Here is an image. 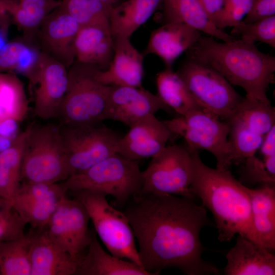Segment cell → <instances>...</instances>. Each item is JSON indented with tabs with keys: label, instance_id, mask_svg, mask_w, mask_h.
I'll return each mask as SVG.
<instances>
[{
	"label": "cell",
	"instance_id": "obj_38",
	"mask_svg": "<svg viewBox=\"0 0 275 275\" xmlns=\"http://www.w3.org/2000/svg\"><path fill=\"white\" fill-rule=\"evenodd\" d=\"M25 225L13 208L11 202L0 208V242L25 235Z\"/></svg>",
	"mask_w": 275,
	"mask_h": 275
},
{
	"label": "cell",
	"instance_id": "obj_46",
	"mask_svg": "<svg viewBox=\"0 0 275 275\" xmlns=\"http://www.w3.org/2000/svg\"><path fill=\"white\" fill-rule=\"evenodd\" d=\"M105 5L109 6H114V5L116 4L119 0H97Z\"/></svg>",
	"mask_w": 275,
	"mask_h": 275
},
{
	"label": "cell",
	"instance_id": "obj_11",
	"mask_svg": "<svg viewBox=\"0 0 275 275\" xmlns=\"http://www.w3.org/2000/svg\"><path fill=\"white\" fill-rule=\"evenodd\" d=\"M60 127L66 153L68 178L85 172L116 153L118 143L122 136L102 123L85 126L61 125Z\"/></svg>",
	"mask_w": 275,
	"mask_h": 275
},
{
	"label": "cell",
	"instance_id": "obj_3",
	"mask_svg": "<svg viewBox=\"0 0 275 275\" xmlns=\"http://www.w3.org/2000/svg\"><path fill=\"white\" fill-rule=\"evenodd\" d=\"M188 51V57L212 67L246 95L270 102L266 92L274 80L275 57L260 51L255 43L240 38L220 42L201 36Z\"/></svg>",
	"mask_w": 275,
	"mask_h": 275
},
{
	"label": "cell",
	"instance_id": "obj_39",
	"mask_svg": "<svg viewBox=\"0 0 275 275\" xmlns=\"http://www.w3.org/2000/svg\"><path fill=\"white\" fill-rule=\"evenodd\" d=\"M252 2L253 0H225L223 9L214 25L221 30L236 25L249 12Z\"/></svg>",
	"mask_w": 275,
	"mask_h": 275
},
{
	"label": "cell",
	"instance_id": "obj_22",
	"mask_svg": "<svg viewBox=\"0 0 275 275\" xmlns=\"http://www.w3.org/2000/svg\"><path fill=\"white\" fill-rule=\"evenodd\" d=\"M75 61L107 69L114 53V37L109 24L80 27L74 42Z\"/></svg>",
	"mask_w": 275,
	"mask_h": 275
},
{
	"label": "cell",
	"instance_id": "obj_18",
	"mask_svg": "<svg viewBox=\"0 0 275 275\" xmlns=\"http://www.w3.org/2000/svg\"><path fill=\"white\" fill-rule=\"evenodd\" d=\"M130 38L114 37V53L107 69L99 70L97 77L107 86L141 88L144 76L143 53Z\"/></svg>",
	"mask_w": 275,
	"mask_h": 275
},
{
	"label": "cell",
	"instance_id": "obj_7",
	"mask_svg": "<svg viewBox=\"0 0 275 275\" xmlns=\"http://www.w3.org/2000/svg\"><path fill=\"white\" fill-rule=\"evenodd\" d=\"M68 192L84 205L96 233L109 253L143 268L133 231L124 212L110 205L103 193L90 189Z\"/></svg>",
	"mask_w": 275,
	"mask_h": 275
},
{
	"label": "cell",
	"instance_id": "obj_10",
	"mask_svg": "<svg viewBox=\"0 0 275 275\" xmlns=\"http://www.w3.org/2000/svg\"><path fill=\"white\" fill-rule=\"evenodd\" d=\"M192 150L187 145L167 146L142 171V193L171 194L193 199Z\"/></svg>",
	"mask_w": 275,
	"mask_h": 275
},
{
	"label": "cell",
	"instance_id": "obj_36",
	"mask_svg": "<svg viewBox=\"0 0 275 275\" xmlns=\"http://www.w3.org/2000/svg\"><path fill=\"white\" fill-rule=\"evenodd\" d=\"M239 171L242 184L260 183L262 185L274 186L275 155L261 160L255 155L246 158Z\"/></svg>",
	"mask_w": 275,
	"mask_h": 275
},
{
	"label": "cell",
	"instance_id": "obj_23",
	"mask_svg": "<svg viewBox=\"0 0 275 275\" xmlns=\"http://www.w3.org/2000/svg\"><path fill=\"white\" fill-rule=\"evenodd\" d=\"M79 262L75 275H152L136 263L116 257L103 249L96 234Z\"/></svg>",
	"mask_w": 275,
	"mask_h": 275
},
{
	"label": "cell",
	"instance_id": "obj_5",
	"mask_svg": "<svg viewBox=\"0 0 275 275\" xmlns=\"http://www.w3.org/2000/svg\"><path fill=\"white\" fill-rule=\"evenodd\" d=\"M68 178L60 126L30 125L23 152L21 183H54Z\"/></svg>",
	"mask_w": 275,
	"mask_h": 275
},
{
	"label": "cell",
	"instance_id": "obj_41",
	"mask_svg": "<svg viewBox=\"0 0 275 275\" xmlns=\"http://www.w3.org/2000/svg\"><path fill=\"white\" fill-rule=\"evenodd\" d=\"M198 1L207 16L214 24L217 17L223 9L225 0Z\"/></svg>",
	"mask_w": 275,
	"mask_h": 275
},
{
	"label": "cell",
	"instance_id": "obj_44",
	"mask_svg": "<svg viewBox=\"0 0 275 275\" xmlns=\"http://www.w3.org/2000/svg\"><path fill=\"white\" fill-rule=\"evenodd\" d=\"M8 13L0 15V50L7 43V37L9 26Z\"/></svg>",
	"mask_w": 275,
	"mask_h": 275
},
{
	"label": "cell",
	"instance_id": "obj_35",
	"mask_svg": "<svg viewBox=\"0 0 275 275\" xmlns=\"http://www.w3.org/2000/svg\"><path fill=\"white\" fill-rule=\"evenodd\" d=\"M113 7L97 0H62L60 6L80 27L109 24V17Z\"/></svg>",
	"mask_w": 275,
	"mask_h": 275
},
{
	"label": "cell",
	"instance_id": "obj_4",
	"mask_svg": "<svg viewBox=\"0 0 275 275\" xmlns=\"http://www.w3.org/2000/svg\"><path fill=\"white\" fill-rule=\"evenodd\" d=\"M99 70L76 61L68 68L67 90L57 118L62 125H96L105 120L110 86L98 80Z\"/></svg>",
	"mask_w": 275,
	"mask_h": 275
},
{
	"label": "cell",
	"instance_id": "obj_19",
	"mask_svg": "<svg viewBox=\"0 0 275 275\" xmlns=\"http://www.w3.org/2000/svg\"><path fill=\"white\" fill-rule=\"evenodd\" d=\"M201 32L182 22H165L150 34L143 54L158 57L166 68H172L174 62L198 41Z\"/></svg>",
	"mask_w": 275,
	"mask_h": 275
},
{
	"label": "cell",
	"instance_id": "obj_2",
	"mask_svg": "<svg viewBox=\"0 0 275 275\" xmlns=\"http://www.w3.org/2000/svg\"><path fill=\"white\" fill-rule=\"evenodd\" d=\"M191 150L193 171L190 190L213 214L219 241H230L238 234L262 246L254 228L245 185L229 170L207 166L200 158L199 150Z\"/></svg>",
	"mask_w": 275,
	"mask_h": 275
},
{
	"label": "cell",
	"instance_id": "obj_47",
	"mask_svg": "<svg viewBox=\"0 0 275 275\" xmlns=\"http://www.w3.org/2000/svg\"><path fill=\"white\" fill-rule=\"evenodd\" d=\"M1 137H2V136L0 135V140H1Z\"/></svg>",
	"mask_w": 275,
	"mask_h": 275
},
{
	"label": "cell",
	"instance_id": "obj_27",
	"mask_svg": "<svg viewBox=\"0 0 275 275\" xmlns=\"http://www.w3.org/2000/svg\"><path fill=\"white\" fill-rule=\"evenodd\" d=\"M41 54L39 47L23 38L7 42L0 50V72L21 74L31 83L37 74Z\"/></svg>",
	"mask_w": 275,
	"mask_h": 275
},
{
	"label": "cell",
	"instance_id": "obj_12",
	"mask_svg": "<svg viewBox=\"0 0 275 275\" xmlns=\"http://www.w3.org/2000/svg\"><path fill=\"white\" fill-rule=\"evenodd\" d=\"M90 219L85 207L78 199L65 196L45 227L51 241L67 252L77 264L92 240L88 227Z\"/></svg>",
	"mask_w": 275,
	"mask_h": 275
},
{
	"label": "cell",
	"instance_id": "obj_31",
	"mask_svg": "<svg viewBox=\"0 0 275 275\" xmlns=\"http://www.w3.org/2000/svg\"><path fill=\"white\" fill-rule=\"evenodd\" d=\"M28 110L22 82L16 74L0 72V120L10 118L21 122L26 117Z\"/></svg>",
	"mask_w": 275,
	"mask_h": 275
},
{
	"label": "cell",
	"instance_id": "obj_20",
	"mask_svg": "<svg viewBox=\"0 0 275 275\" xmlns=\"http://www.w3.org/2000/svg\"><path fill=\"white\" fill-rule=\"evenodd\" d=\"M29 233L31 275H75L77 263L51 241L45 228Z\"/></svg>",
	"mask_w": 275,
	"mask_h": 275
},
{
	"label": "cell",
	"instance_id": "obj_8",
	"mask_svg": "<svg viewBox=\"0 0 275 275\" xmlns=\"http://www.w3.org/2000/svg\"><path fill=\"white\" fill-rule=\"evenodd\" d=\"M176 72L198 104L219 118L231 117L243 99L217 70L190 57Z\"/></svg>",
	"mask_w": 275,
	"mask_h": 275
},
{
	"label": "cell",
	"instance_id": "obj_16",
	"mask_svg": "<svg viewBox=\"0 0 275 275\" xmlns=\"http://www.w3.org/2000/svg\"><path fill=\"white\" fill-rule=\"evenodd\" d=\"M119 141L116 152L131 160L152 158L175 135L163 121L149 115L132 126Z\"/></svg>",
	"mask_w": 275,
	"mask_h": 275
},
{
	"label": "cell",
	"instance_id": "obj_26",
	"mask_svg": "<svg viewBox=\"0 0 275 275\" xmlns=\"http://www.w3.org/2000/svg\"><path fill=\"white\" fill-rule=\"evenodd\" d=\"M161 3L162 0H127L113 6L109 17L113 37L130 38Z\"/></svg>",
	"mask_w": 275,
	"mask_h": 275
},
{
	"label": "cell",
	"instance_id": "obj_30",
	"mask_svg": "<svg viewBox=\"0 0 275 275\" xmlns=\"http://www.w3.org/2000/svg\"><path fill=\"white\" fill-rule=\"evenodd\" d=\"M29 129L30 125L10 148L0 153V197L9 200L21 184L22 158Z\"/></svg>",
	"mask_w": 275,
	"mask_h": 275
},
{
	"label": "cell",
	"instance_id": "obj_40",
	"mask_svg": "<svg viewBox=\"0 0 275 275\" xmlns=\"http://www.w3.org/2000/svg\"><path fill=\"white\" fill-rule=\"evenodd\" d=\"M275 16V0H253L251 9L242 20L251 23Z\"/></svg>",
	"mask_w": 275,
	"mask_h": 275
},
{
	"label": "cell",
	"instance_id": "obj_32",
	"mask_svg": "<svg viewBox=\"0 0 275 275\" xmlns=\"http://www.w3.org/2000/svg\"><path fill=\"white\" fill-rule=\"evenodd\" d=\"M229 126V143L232 164L243 162L255 155L264 136L260 134L234 116L226 120Z\"/></svg>",
	"mask_w": 275,
	"mask_h": 275
},
{
	"label": "cell",
	"instance_id": "obj_24",
	"mask_svg": "<svg viewBox=\"0 0 275 275\" xmlns=\"http://www.w3.org/2000/svg\"><path fill=\"white\" fill-rule=\"evenodd\" d=\"M250 198L252 223L261 245L275 250V187L262 185L252 189L245 186Z\"/></svg>",
	"mask_w": 275,
	"mask_h": 275
},
{
	"label": "cell",
	"instance_id": "obj_9",
	"mask_svg": "<svg viewBox=\"0 0 275 275\" xmlns=\"http://www.w3.org/2000/svg\"><path fill=\"white\" fill-rule=\"evenodd\" d=\"M171 131L185 140L186 145L211 153L216 168L229 170L232 164L228 141L229 126L214 114L203 109L194 110L185 116L163 121Z\"/></svg>",
	"mask_w": 275,
	"mask_h": 275
},
{
	"label": "cell",
	"instance_id": "obj_37",
	"mask_svg": "<svg viewBox=\"0 0 275 275\" xmlns=\"http://www.w3.org/2000/svg\"><path fill=\"white\" fill-rule=\"evenodd\" d=\"M232 36H240L242 40L251 43L260 41L275 48V16L251 23L242 21L232 27Z\"/></svg>",
	"mask_w": 275,
	"mask_h": 275
},
{
	"label": "cell",
	"instance_id": "obj_13",
	"mask_svg": "<svg viewBox=\"0 0 275 275\" xmlns=\"http://www.w3.org/2000/svg\"><path fill=\"white\" fill-rule=\"evenodd\" d=\"M67 191L62 183H21L10 201L25 225L45 228Z\"/></svg>",
	"mask_w": 275,
	"mask_h": 275
},
{
	"label": "cell",
	"instance_id": "obj_21",
	"mask_svg": "<svg viewBox=\"0 0 275 275\" xmlns=\"http://www.w3.org/2000/svg\"><path fill=\"white\" fill-rule=\"evenodd\" d=\"M226 258L225 275L275 274L273 252L241 235H238Z\"/></svg>",
	"mask_w": 275,
	"mask_h": 275
},
{
	"label": "cell",
	"instance_id": "obj_42",
	"mask_svg": "<svg viewBox=\"0 0 275 275\" xmlns=\"http://www.w3.org/2000/svg\"><path fill=\"white\" fill-rule=\"evenodd\" d=\"M19 121L10 118L0 120V135L14 139L21 132L19 128Z\"/></svg>",
	"mask_w": 275,
	"mask_h": 275
},
{
	"label": "cell",
	"instance_id": "obj_45",
	"mask_svg": "<svg viewBox=\"0 0 275 275\" xmlns=\"http://www.w3.org/2000/svg\"><path fill=\"white\" fill-rule=\"evenodd\" d=\"M11 0H0V15L8 13Z\"/></svg>",
	"mask_w": 275,
	"mask_h": 275
},
{
	"label": "cell",
	"instance_id": "obj_34",
	"mask_svg": "<svg viewBox=\"0 0 275 275\" xmlns=\"http://www.w3.org/2000/svg\"><path fill=\"white\" fill-rule=\"evenodd\" d=\"M232 116L263 136L275 125V109L270 103L247 95L243 98Z\"/></svg>",
	"mask_w": 275,
	"mask_h": 275
},
{
	"label": "cell",
	"instance_id": "obj_25",
	"mask_svg": "<svg viewBox=\"0 0 275 275\" xmlns=\"http://www.w3.org/2000/svg\"><path fill=\"white\" fill-rule=\"evenodd\" d=\"M165 22L185 23L206 35L224 42L235 37L216 27L198 0H162Z\"/></svg>",
	"mask_w": 275,
	"mask_h": 275
},
{
	"label": "cell",
	"instance_id": "obj_15",
	"mask_svg": "<svg viewBox=\"0 0 275 275\" xmlns=\"http://www.w3.org/2000/svg\"><path fill=\"white\" fill-rule=\"evenodd\" d=\"M160 110H173L160 98L143 87L110 86L105 120L120 122L130 127L149 115Z\"/></svg>",
	"mask_w": 275,
	"mask_h": 275
},
{
	"label": "cell",
	"instance_id": "obj_14",
	"mask_svg": "<svg viewBox=\"0 0 275 275\" xmlns=\"http://www.w3.org/2000/svg\"><path fill=\"white\" fill-rule=\"evenodd\" d=\"M68 84V69L42 52L37 74L32 86L34 92V113L39 118H57Z\"/></svg>",
	"mask_w": 275,
	"mask_h": 275
},
{
	"label": "cell",
	"instance_id": "obj_1",
	"mask_svg": "<svg viewBox=\"0 0 275 275\" xmlns=\"http://www.w3.org/2000/svg\"><path fill=\"white\" fill-rule=\"evenodd\" d=\"M124 206L142 267L152 275L169 268L186 275L219 273L202 258L200 233L210 223L203 205L182 196L139 191Z\"/></svg>",
	"mask_w": 275,
	"mask_h": 275
},
{
	"label": "cell",
	"instance_id": "obj_28",
	"mask_svg": "<svg viewBox=\"0 0 275 275\" xmlns=\"http://www.w3.org/2000/svg\"><path fill=\"white\" fill-rule=\"evenodd\" d=\"M61 5L58 0H12L8 14L23 38L34 43L45 19Z\"/></svg>",
	"mask_w": 275,
	"mask_h": 275
},
{
	"label": "cell",
	"instance_id": "obj_33",
	"mask_svg": "<svg viewBox=\"0 0 275 275\" xmlns=\"http://www.w3.org/2000/svg\"><path fill=\"white\" fill-rule=\"evenodd\" d=\"M30 233L0 242V275H31Z\"/></svg>",
	"mask_w": 275,
	"mask_h": 275
},
{
	"label": "cell",
	"instance_id": "obj_29",
	"mask_svg": "<svg viewBox=\"0 0 275 275\" xmlns=\"http://www.w3.org/2000/svg\"><path fill=\"white\" fill-rule=\"evenodd\" d=\"M157 95L173 111L181 116L198 109L196 102L184 81L172 68H167L156 74Z\"/></svg>",
	"mask_w": 275,
	"mask_h": 275
},
{
	"label": "cell",
	"instance_id": "obj_17",
	"mask_svg": "<svg viewBox=\"0 0 275 275\" xmlns=\"http://www.w3.org/2000/svg\"><path fill=\"white\" fill-rule=\"evenodd\" d=\"M80 28L60 6L47 16L39 30V48L68 69L75 61L74 42Z\"/></svg>",
	"mask_w": 275,
	"mask_h": 275
},
{
	"label": "cell",
	"instance_id": "obj_6",
	"mask_svg": "<svg viewBox=\"0 0 275 275\" xmlns=\"http://www.w3.org/2000/svg\"><path fill=\"white\" fill-rule=\"evenodd\" d=\"M62 183L67 193L80 189L96 190L111 196L117 204L124 206L140 191L143 177L138 161L127 159L115 153Z\"/></svg>",
	"mask_w": 275,
	"mask_h": 275
},
{
	"label": "cell",
	"instance_id": "obj_43",
	"mask_svg": "<svg viewBox=\"0 0 275 275\" xmlns=\"http://www.w3.org/2000/svg\"><path fill=\"white\" fill-rule=\"evenodd\" d=\"M259 149L264 157L275 155V125L264 135Z\"/></svg>",
	"mask_w": 275,
	"mask_h": 275
}]
</instances>
